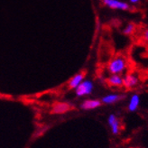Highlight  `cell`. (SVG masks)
I'll use <instances>...</instances> for the list:
<instances>
[{
	"label": "cell",
	"instance_id": "7c38bea8",
	"mask_svg": "<svg viewBox=\"0 0 148 148\" xmlns=\"http://www.w3.org/2000/svg\"><path fill=\"white\" fill-rule=\"evenodd\" d=\"M134 31H135V25L128 24L127 26H125V28L124 29V34H131Z\"/></svg>",
	"mask_w": 148,
	"mask_h": 148
},
{
	"label": "cell",
	"instance_id": "4fadbf2b",
	"mask_svg": "<svg viewBox=\"0 0 148 148\" xmlns=\"http://www.w3.org/2000/svg\"><path fill=\"white\" fill-rule=\"evenodd\" d=\"M144 37H145V40H148V30H146L144 34Z\"/></svg>",
	"mask_w": 148,
	"mask_h": 148
},
{
	"label": "cell",
	"instance_id": "6da1fadb",
	"mask_svg": "<svg viewBox=\"0 0 148 148\" xmlns=\"http://www.w3.org/2000/svg\"><path fill=\"white\" fill-rule=\"evenodd\" d=\"M125 67H127V62L125 59L122 57H117L109 62L108 71L113 74H117L121 73L125 69Z\"/></svg>",
	"mask_w": 148,
	"mask_h": 148
},
{
	"label": "cell",
	"instance_id": "8fae6325",
	"mask_svg": "<svg viewBox=\"0 0 148 148\" xmlns=\"http://www.w3.org/2000/svg\"><path fill=\"white\" fill-rule=\"evenodd\" d=\"M108 83L112 86H121L123 84V79L118 76L117 74H113L108 79Z\"/></svg>",
	"mask_w": 148,
	"mask_h": 148
},
{
	"label": "cell",
	"instance_id": "ba28073f",
	"mask_svg": "<svg viewBox=\"0 0 148 148\" xmlns=\"http://www.w3.org/2000/svg\"><path fill=\"white\" fill-rule=\"evenodd\" d=\"M70 108H71V107L69 104L61 102V103H57V104H55L53 106V112L54 114H63L65 112H67L68 110H70Z\"/></svg>",
	"mask_w": 148,
	"mask_h": 148
},
{
	"label": "cell",
	"instance_id": "30bf717a",
	"mask_svg": "<svg viewBox=\"0 0 148 148\" xmlns=\"http://www.w3.org/2000/svg\"><path fill=\"white\" fill-rule=\"evenodd\" d=\"M137 78L134 75H127L124 79H123V84L127 87V88H132L137 83Z\"/></svg>",
	"mask_w": 148,
	"mask_h": 148
},
{
	"label": "cell",
	"instance_id": "277c9868",
	"mask_svg": "<svg viewBox=\"0 0 148 148\" xmlns=\"http://www.w3.org/2000/svg\"><path fill=\"white\" fill-rule=\"evenodd\" d=\"M108 125L111 128V131L114 135H117L118 132H119V122H118L117 117L114 115V114H111L108 116Z\"/></svg>",
	"mask_w": 148,
	"mask_h": 148
},
{
	"label": "cell",
	"instance_id": "8992f818",
	"mask_svg": "<svg viewBox=\"0 0 148 148\" xmlns=\"http://www.w3.org/2000/svg\"><path fill=\"white\" fill-rule=\"evenodd\" d=\"M84 77H85V73L84 72H79V73L76 74V75L74 77H72V79L70 80L69 88H76L83 81Z\"/></svg>",
	"mask_w": 148,
	"mask_h": 148
},
{
	"label": "cell",
	"instance_id": "3957f363",
	"mask_svg": "<svg viewBox=\"0 0 148 148\" xmlns=\"http://www.w3.org/2000/svg\"><path fill=\"white\" fill-rule=\"evenodd\" d=\"M103 3L107 6H108L109 8L112 9H119V10L129 9V5L127 3L120 1V0H103Z\"/></svg>",
	"mask_w": 148,
	"mask_h": 148
},
{
	"label": "cell",
	"instance_id": "52a82bcc",
	"mask_svg": "<svg viewBox=\"0 0 148 148\" xmlns=\"http://www.w3.org/2000/svg\"><path fill=\"white\" fill-rule=\"evenodd\" d=\"M125 99V96L123 95H117V94H109L105 96L104 98H102V102L105 104H113L116 103V101Z\"/></svg>",
	"mask_w": 148,
	"mask_h": 148
},
{
	"label": "cell",
	"instance_id": "7a4b0ae2",
	"mask_svg": "<svg viewBox=\"0 0 148 148\" xmlns=\"http://www.w3.org/2000/svg\"><path fill=\"white\" fill-rule=\"evenodd\" d=\"M93 83L90 80H83L76 88L75 92L78 97H83V96H87L91 94L93 90Z\"/></svg>",
	"mask_w": 148,
	"mask_h": 148
},
{
	"label": "cell",
	"instance_id": "5b68a950",
	"mask_svg": "<svg viewBox=\"0 0 148 148\" xmlns=\"http://www.w3.org/2000/svg\"><path fill=\"white\" fill-rule=\"evenodd\" d=\"M101 105V102L97 99H87L81 103L80 108L85 110H90V109H94L97 108Z\"/></svg>",
	"mask_w": 148,
	"mask_h": 148
},
{
	"label": "cell",
	"instance_id": "9c48e42d",
	"mask_svg": "<svg viewBox=\"0 0 148 148\" xmlns=\"http://www.w3.org/2000/svg\"><path fill=\"white\" fill-rule=\"evenodd\" d=\"M139 96L135 94L132 96V98L130 99V102H129V105H128V110L131 111V112H134L136 111L138 108V105H139Z\"/></svg>",
	"mask_w": 148,
	"mask_h": 148
},
{
	"label": "cell",
	"instance_id": "5bb4252c",
	"mask_svg": "<svg viewBox=\"0 0 148 148\" xmlns=\"http://www.w3.org/2000/svg\"><path fill=\"white\" fill-rule=\"evenodd\" d=\"M130 2H131V3H133V4H135V3L139 2V0H130Z\"/></svg>",
	"mask_w": 148,
	"mask_h": 148
}]
</instances>
